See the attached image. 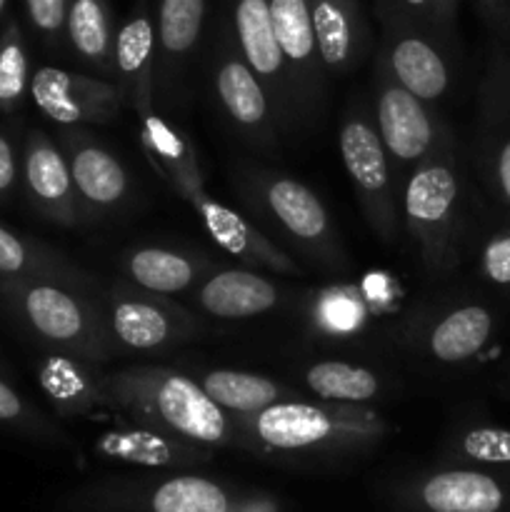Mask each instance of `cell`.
I'll return each mask as SVG.
<instances>
[{
  "label": "cell",
  "mask_w": 510,
  "mask_h": 512,
  "mask_svg": "<svg viewBox=\"0 0 510 512\" xmlns=\"http://www.w3.org/2000/svg\"><path fill=\"white\" fill-rule=\"evenodd\" d=\"M135 115L140 120V143L150 168L180 200L193 208L195 218L220 250L233 255L243 265L268 270L273 275H285V278L303 275L298 260L275 240H270L243 210L230 208L208 193L193 143L178 125L160 113L158 105Z\"/></svg>",
  "instance_id": "obj_1"
},
{
  "label": "cell",
  "mask_w": 510,
  "mask_h": 512,
  "mask_svg": "<svg viewBox=\"0 0 510 512\" xmlns=\"http://www.w3.org/2000/svg\"><path fill=\"white\" fill-rule=\"evenodd\" d=\"M403 233L420 268L445 280L470 255L475 225L470 218L468 173L458 145L438 150L408 173L403 188Z\"/></svg>",
  "instance_id": "obj_2"
},
{
  "label": "cell",
  "mask_w": 510,
  "mask_h": 512,
  "mask_svg": "<svg viewBox=\"0 0 510 512\" xmlns=\"http://www.w3.org/2000/svg\"><path fill=\"white\" fill-rule=\"evenodd\" d=\"M105 393L110 408L138 425L165 430L205 448H243L235 415L213 403L198 378L183 370L165 365L105 370Z\"/></svg>",
  "instance_id": "obj_3"
},
{
  "label": "cell",
  "mask_w": 510,
  "mask_h": 512,
  "mask_svg": "<svg viewBox=\"0 0 510 512\" xmlns=\"http://www.w3.org/2000/svg\"><path fill=\"white\" fill-rule=\"evenodd\" d=\"M230 180L243 213L270 240L278 238L325 273H348L350 255L338 225L308 185L255 163L235 165Z\"/></svg>",
  "instance_id": "obj_4"
},
{
  "label": "cell",
  "mask_w": 510,
  "mask_h": 512,
  "mask_svg": "<svg viewBox=\"0 0 510 512\" xmlns=\"http://www.w3.org/2000/svg\"><path fill=\"white\" fill-rule=\"evenodd\" d=\"M238 420L243 448L278 455H318L363 450L393 430V425L368 405L288 398Z\"/></svg>",
  "instance_id": "obj_5"
},
{
  "label": "cell",
  "mask_w": 510,
  "mask_h": 512,
  "mask_svg": "<svg viewBox=\"0 0 510 512\" xmlns=\"http://www.w3.org/2000/svg\"><path fill=\"white\" fill-rule=\"evenodd\" d=\"M103 298V295H100ZM98 295L53 280L0 278V305L45 348L103 365L120 353L110 335Z\"/></svg>",
  "instance_id": "obj_6"
},
{
  "label": "cell",
  "mask_w": 510,
  "mask_h": 512,
  "mask_svg": "<svg viewBox=\"0 0 510 512\" xmlns=\"http://www.w3.org/2000/svg\"><path fill=\"white\" fill-rule=\"evenodd\" d=\"M338 148L363 218L375 238L395 245L403 235V190L363 100H350L340 118Z\"/></svg>",
  "instance_id": "obj_7"
},
{
  "label": "cell",
  "mask_w": 510,
  "mask_h": 512,
  "mask_svg": "<svg viewBox=\"0 0 510 512\" xmlns=\"http://www.w3.org/2000/svg\"><path fill=\"white\" fill-rule=\"evenodd\" d=\"M208 70L210 88L235 135L245 140L250 148L263 150V153L278 150L285 133L280 128L275 105L265 85L240 53L228 18L220 20L215 30Z\"/></svg>",
  "instance_id": "obj_8"
},
{
  "label": "cell",
  "mask_w": 510,
  "mask_h": 512,
  "mask_svg": "<svg viewBox=\"0 0 510 512\" xmlns=\"http://www.w3.org/2000/svg\"><path fill=\"white\" fill-rule=\"evenodd\" d=\"M370 113H373L375 128L395 173H403V170L410 173L415 165L438 150L458 145L453 128L448 120L435 113V105L410 93L378 58H375Z\"/></svg>",
  "instance_id": "obj_9"
},
{
  "label": "cell",
  "mask_w": 510,
  "mask_h": 512,
  "mask_svg": "<svg viewBox=\"0 0 510 512\" xmlns=\"http://www.w3.org/2000/svg\"><path fill=\"white\" fill-rule=\"evenodd\" d=\"M375 13L380 20V48L375 58L383 60L390 73L425 103L435 105L448 98L455 80L448 40L425 28L395 0H378Z\"/></svg>",
  "instance_id": "obj_10"
},
{
  "label": "cell",
  "mask_w": 510,
  "mask_h": 512,
  "mask_svg": "<svg viewBox=\"0 0 510 512\" xmlns=\"http://www.w3.org/2000/svg\"><path fill=\"white\" fill-rule=\"evenodd\" d=\"M473 163L485 193L510 220V48L495 45L478 88Z\"/></svg>",
  "instance_id": "obj_11"
},
{
  "label": "cell",
  "mask_w": 510,
  "mask_h": 512,
  "mask_svg": "<svg viewBox=\"0 0 510 512\" xmlns=\"http://www.w3.org/2000/svg\"><path fill=\"white\" fill-rule=\"evenodd\" d=\"M105 323L120 350L158 353L185 343L200 330L198 318L170 295L135 288L128 280H115L100 298Z\"/></svg>",
  "instance_id": "obj_12"
},
{
  "label": "cell",
  "mask_w": 510,
  "mask_h": 512,
  "mask_svg": "<svg viewBox=\"0 0 510 512\" xmlns=\"http://www.w3.org/2000/svg\"><path fill=\"white\" fill-rule=\"evenodd\" d=\"M275 40L288 70L298 130L313 128L325 103V75L315 40L310 0H270Z\"/></svg>",
  "instance_id": "obj_13"
},
{
  "label": "cell",
  "mask_w": 510,
  "mask_h": 512,
  "mask_svg": "<svg viewBox=\"0 0 510 512\" xmlns=\"http://www.w3.org/2000/svg\"><path fill=\"white\" fill-rule=\"evenodd\" d=\"M58 145L68 160L83 223L113 218L133 198V180L118 155L105 148L83 125L58 133Z\"/></svg>",
  "instance_id": "obj_14"
},
{
  "label": "cell",
  "mask_w": 510,
  "mask_h": 512,
  "mask_svg": "<svg viewBox=\"0 0 510 512\" xmlns=\"http://www.w3.org/2000/svg\"><path fill=\"white\" fill-rule=\"evenodd\" d=\"M500 328V313L483 298H455L425 315L415 333L420 353L443 368L473 363L488 350Z\"/></svg>",
  "instance_id": "obj_15"
},
{
  "label": "cell",
  "mask_w": 510,
  "mask_h": 512,
  "mask_svg": "<svg viewBox=\"0 0 510 512\" xmlns=\"http://www.w3.org/2000/svg\"><path fill=\"white\" fill-rule=\"evenodd\" d=\"M30 98L35 108L53 123L110 125L120 118L123 95L110 78L75 73V70L43 65L30 78Z\"/></svg>",
  "instance_id": "obj_16"
},
{
  "label": "cell",
  "mask_w": 510,
  "mask_h": 512,
  "mask_svg": "<svg viewBox=\"0 0 510 512\" xmlns=\"http://www.w3.org/2000/svg\"><path fill=\"white\" fill-rule=\"evenodd\" d=\"M225 5H228L225 18L233 28L235 43L253 68V73L260 78V83L268 90L275 113H278L280 128L285 135H295L298 120H295L288 70H285L278 40H275L270 0H225Z\"/></svg>",
  "instance_id": "obj_17"
},
{
  "label": "cell",
  "mask_w": 510,
  "mask_h": 512,
  "mask_svg": "<svg viewBox=\"0 0 510 512\" xmlns=\"http://www.w3.org/2000/svg\"><path fill=\"white\" fill-rule=\"evenodd\" d=\"M208 0H160L155 15V103L175 110L203 40Z\"/></svg>",
  "instance_id": "obj_18"
},
{
  "label": "cell",
  "mask_w": 510,
  "mask_h": 512,
  "mask_svg": "<svg viewBox=\"0 0 510 512\" xmlns=\"http://www.w3.org/2000/svg\"><path fill=\"white\" fill-rule=\"evenodd\" d=\"M20 183L40 218L60 228H75L83 223L63 148L43 130H28L25 135L20 150Z\"/></svg>",
  "instance_id": "obj_19"
},
{
  "label": "cell",
  "mask_w": 510,
  "mask_h": 512,
  "mask_svg": "<svg viewBox=\"0 0 510 512\" xmlns=\"http://www.w3.org/2000/svg\"><path fill=\"white\" fill-rule=\"evenodd\" d=\"M413 493L428 512H510V468L438 470L420 480Z\"/></svg>",
  "instance_id": "obj_20"
},
{
  "label": "cell",
  "mask_w": 510,
  "mask_h": 512,
  "mask_svg": "<svg viewBox=\"0 0 510 512\" xmlns=\"http://www.w3.org/2000/svg\"><path fill=\"white\" fill-rule=\"evenodd\" d=\"M393 290H375L365 283H338L313 293L308 303V328L313 338L348 343L368 333L375 318L395 308Z\"/></svg>",
  "instance_id": "obj_21"
},
{
  "label": "cell",
  "mask_w": 510,
  "mask_h": 512,
  "mask_svg": "<svg viewBox=\"0 0 510 512\" xmlns=\"http://www.w3.org/2000/svg\"><path fill=\"white\" fill-rule=\"evenodd\" d=\"M155 20L148 3L140 0L118 28L113 50V83L123 103L135 113L155 103Z\"/></svg>",
  "instance_id": "obj_22"
},
{
  "label": "cell",
  "mask_w": 510,
  "mask_h": 512,
  "mask_svg": "<svg viewBox=\"0 0 510 512\" xmlns=\"http://www.w3.org/2000/svg\"><path fill=\"white\" fill-rule=\"evenodd\" d=\"M35 378L45 398L65 418H90L95 410L110 408L105 370L78 355L45 348L35 363Z\"/></svg>",
  "instance_id": "obj_23"
},
{
  "label": "cell",
  "mask_w": 510,
  "mask_h": 512,
  "mask_svg": "<svg viewBox=\"0 0 510 512\" xmlns=\"http://www.w3.org/2000/svg\"><path fill=\"white\" fill-rule=\"evenodd\" d=\"M195 303L218 320H248L283 303V290L258 268H215L195 285Z\"/></svg>",
  "instance_id": "obj_24"
},
{
  "label": "cell",
  "mask_w": 510,
  "mask_h": 512,
  "mask_svg": "<svg viewBox=\"0 0 510 512\" xmlns=\"http://www.w3.org/2000/svg\"><path fill=\"white\" fill-rule=\"evenodd\" d=\"M320 63L328 78H343L363 63L370 35L360 0H310Z\"/></svg>",
  "instance_id": "obj_25"
},
{
  "label": "cell",
  "mask_w": 510,
  "mask_h": 512,
  "mask_svg": "<svg viewBox=\"0 0 510 512\" xmlns=\"http://www.w3.org/2000/svg\"><path fill=\"white\" fill-rule=\"evenodd\" d=\"M208 450L205 445L138 423L130 428L108 430L93 443V453L98 458L138 465V468H180V465L203 463L208 460Z\"/></svg>",
  "instance_id": "obj_26"
},
{
  "label": "cell",
  "mask_w": 510,
  "mask_h": 512,
  "mask_svg": "<svg viewBox=\"0 0 510 512\" xmlns=\"http://www.w3.org/2000/svg\"><path fill=\"white\" fill-rule=\"evenodd\" d=\"M0 278L5 280H53L65 288L88 295H103L98 280L65 258L43 240L28 238L0 225Z\"/></svg>",
  "instance_id": "obj_27"
},
{
  "label": "cell",
  "mask_w": 510,
  "mask_h": 512,
  "mask_svg": "<svg viewBox=\"0 0 510 512\" xmlns=\"http://www.w3.org/2000/svg\"><path fill=\"white\" fill-rule=\"evenodd\" d=\"M218 265L200 253L178 248H133L123 255V278L135 288L158 295H178L193 290Z\"/></svg>",
  "instance_id": "obj_28"
},
{
  "label": "cell",
  "mask_w": 510,
  "mask_h": 512,
  "mask_svg": "<svg viewBox=\"0 0 510 512\" xmlns=\"http://www.w3.org/2000/svg\"><path fill=\"white\" fill-rule=\"evenodd\" d=\"M115 35L118 28L110 0H65L68 48L100 78L113 80Z\"/></svg>",
  "instance_id": "obj_29"
},
{
  "label": "cell",
  "mask_w": 510,
  "mask_h": 512,
  "mask_svg": "<svg viewBox=\"0 0 510 512\" xmlns=\"http://www.w3.org/2000/svg\"><path fill=\"white\" fill-rule=\"evenodd\" d=\"M198 383L203 385L213 403H218L225 413L235 415V418L260 413L278 400L298 398V393H293L280 380L260 373H248V370H205L198 375Z\"/></svg>",
  "instance_id": "obj_30"
},
{
  "label": "cell",
  "mask_w": 510,
  "mask_h": 512,
  "mask_svg": "<svg viewBox=\"0 0 510 512\" xmlns=\"http://www.w3.org/2000/svg\"><path fill=\"white\" fill-rule=\"evenodd\" d=\"M308 393L318 400L345 405H368L383 398L385 380L378 370L348 360H318L300 375Z\"/></svg>",
  "instance_id": "obj_31"
},
{
  "label": "cell",
  "mask_w": 510,
  "mask_h": 512,
  "mask_svg": "<svg viewBox=\"0 0 510 512\" xmlns=\"http://www.w3.org/2000/svg\"><path fill=\"white\" fill-rule=\"evenodd\" d=\"M30 55L23 25L5 15L0 25V115H15L30 95Z\"/></svg>",
  "instance_id": "obj_32"
},
{
  "label": "cell",
  "mask_w": 510,
  "mask_h": 512,
  "mask_svg": "<svg viewBox=\"0 0 510 512\" xmlns=\"http://www.w3.org/2000/svg\"><path fill=\"white\" fill-rule=\"evenodd\" d=\"M230 495L215 480L178 475L150 493V512H230Z\"/></svg>",
  "instance_id": "obj_33"
},
{
  "label": "cell",
  "mask_w": 510,
  "mask_h": 512,
  "mask_svg": "<svg viewBox=\"0 0 510 512\" xmlns=\"http://www.w3.org/2000/svg\"><path fill=\"white\" fill-rule=\"evenodd\" d=\"M470 253L483 285L510 300V220L500 218L475 230Z\"/></svg>",
  "instance_id": "obj_34"
},
{
  "label": "cell",
  "mask_w": 510,
  "mask_h": 512,
  "mask_svg": "<svg viewBox=\"0 0 510 512\" xmlns=\"http://www.w3.org/2000/svg\"><path fill=\"white\" fill-rule=\"evenodd\" d=\"M450 458L480 468H510V428L490 423H470L450 438Z\"/></svg>",
  "instance_id": "obj_35"
},
{
  "label": "cell",
  "mask_w": 510,
  "mask_h": 512,
  "mask_svg": "<svg viewBox=\"0 0 510 512\" xmlns=\"http://www.w3.org/2000/svg\"><path fill=\"white\" fill-rule=\"evenodd\" d=\"M0 425L18 430L28 438L43 440V443H63V433L58 430V425L50 423L5 378H0Z\"/></svg>",
  "instance_id": "obj_36"
},
{
  "label": "cell",
  "mask_w": 510,
  "mask_h": 512,
  "mask_svg": "<svg viewBox=\"0 0 510 512\" xmlns=\"http://www.w3.org/2000/svg\"><path fill=\"white\" fill-rule=\"evenodd\" d=\"M30 28L50 53H60L65 40V0H23Z\"/></svg>",
  "instance_id": "obj_37"
},
{
  "label": "cell",
  "mask_w": 510,
  "mask_h": 512,
  "mask_svg": "<svg viewBox=\"0 0 510 512\" xmlns=\"http://www.w3.org/2000/svg\"><path fill=\"white\" fill-rule=\"evenodd\" d=\"M20 183V153L13 138L0 130V205L8 203Z\"/></svg>",
  "instance_id": "obj_38"
},
{
  "label": "cell",
  "mask_w": 510,
  "mask_h": 512,
  "mask_svg": "<svg viewBox=\"0 0 510 512\" xmlns=\"http://www.w3.org/2000/svg\"><path fill=\"white\" fill-rule=\"evenodd\" d=\"M480 15L488 20L490 28L510 30V0H475Z\"/></svg>",
  "instance_id": "obj_39"
},
{
  "label": "cell",
  "mask_w": 510,
  "mask_h": 512,
  "mask_svg": "<svg viewBox=\"0 0 510 512\" xmlns=\"http://www.w3.org/2000/svg\"><path fill=\"white\" fill-rule=\"evenodd\" d=\"M440 8V13H443L445 23L450 25V28H455V15H458V3L460 0H435Z\"/></svg>",
  "instance_id": "obj_40"
},
{
  "label": "cell",
  "mask_w": 510,
  "mask_h": 512,
  "mask_svg": "<svg viewBox=\"0 0 510 512\" xmlns=\"http://www.w3.org/2000/svg\"><path fill=\"white\" fill-rule=\"evenodd\" d=\"M500 393H503V398L510 400V375L508 378H503V383H500Z\"/></svg>",
  "instance_id": "obj_41"
},
{
  "label": "cell",
  "mask_w": 510,
  "mask_h": 512,
  "mask_svg": "<svg viewBox=\"0 0 510 512\" xmlns=\"http://www.w3.org/2000/svg\"><path fill=\"white\" fill-rule=\"evenodd\" d=\"M8 3H10V0H0V25H3V20H5V10H8Z\"/></svg>",
  "instance_id": "obj_42"
}]
</instances>
